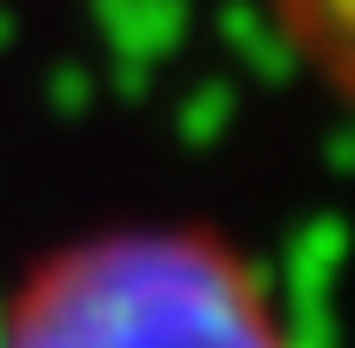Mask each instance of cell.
I'll return each instance as SVG.
<instances>
[{
  "label": "cell",
  "mask_w": 355,
  "mask_h": 348,
  "mask_svg": "<svg viewBox=\"0 0 355 348\" xmlns=\"http://www.w3.org/2000/svg\"><path fill=\"white\" fill-rule=\"evenodd\" d=\"M0 348H309L275 275L215 221H114L34 254Z\"/></svg>",
  "instance_id": "cell-1"
},
{
  "label": "cell",
  "mask_w": 355,
  "mask_h": 348,
  "mask_svg": "<svg viewBox=\"0 0 355 348\" xmlns=\"http://www.w3.org/2000/svg\"><path fill=\"white\" fill-rule=\"evenodd\" d=\"M282 54L315 80L322 94L355 107V0H261Z\"/></svg>",
  "instance_id": "cell-2"
}]
</instances>
